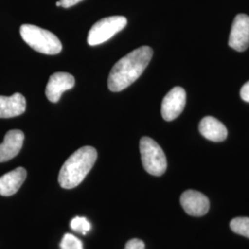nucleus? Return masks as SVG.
Instances as JSON below:
<instances>
[{
    "label": "nucleus",
    "instance_id": "obj_1",
    "mask_svg": "<svg viewBox=\"0 0 249 249\" xmlns=\"http://www.w3.org/2000/svg\"><path fill=\"white\" fill-rule=\"evenodd\" d=\"M153 51L150 46H142L127 53L112 68L108 77V88L117 92L138 80L151 60Z\"/></svg>",
    "mask_w": 249,
    "mask_h": 249
},
{
    "label": "nucleus",
    "instance_id": "obj_2",
    "mask_svg": "<svg viewBox=\"0 0 249 249\" xmlns=\"http://www.w3.org/2000/svg\"><path fill=\"white\" fill-rule=\"evenodd\" d=\"M97 159V151L90 146H85L75 151L63 164L58 183L65 189L78 187L93 167Z\"/></svg>",
    "mask_w": 249,
    "mask_h": 249
},
{
    "label": "nucleus",
    "instance_id": "obj_3",
    "mask_svg": "<svg viewBox=\"0 0 249 249\" xmlns=\"http://www.w3.org/2000/svg\"><path fill=\"white\" fill-rule=\"evenodd\" d=\"M19 33L27 45L39 53L57 54L62 50L60 40L47 30L33 24H23Z\"/></svg>",
    "mask_w": 249,
    "mask_h": 249
},
{
    "label": "nucleus",
    "instance_id": "obj_4",
    "mask_svg": "<svg viewBox=\"0 0 249 249\" xmlns=\"http://www.w3.org/2000/svg\"><path fill=\"white\" fill-rule=\"evenodd\" d=\"M143 167L151 176L160 177L167 169V160L159 144L149 137H143L140 142Z\"/></svg>",
    "mask_w": 249,
    "mask_h": 249
},
{
    "label": "nucleus",
    "instance_id": "obj_5",
    "mask_svg": "<svg viewBox=\"0 0 249 249\" xmlns=\"http://www.w3.org/2000/svg\"><path fill=\"white\" fill-rule=\"evenodd\" d=\"M127 20L123 16H112L102 18L90 28L88 44L91 46L101 45L116 36L126 26Z\"/></svg>",
    "mask_w": 249,
    "mask_h": 249
},
{
    "label": "nucleus",
    "instance_id": "obj_6",
    "mask_svg": "<svg viewBox=\"0 0 249 249\" xmlns=\"http://www.w3.org/2000/svg\"><path fill=\"white\" fill-rule=\"evenodd\" d=\"M187 93L181 87H175L165 95L161 103V116L164 120L172 121L183 112L186 107Z\"/></svg>",
    "mask_w": 249,
    "mask_h": 249
},
{
    "label": "nucleus",
    "instance_id": "obj_7",
    "mask_svg": "<svg viewBox=\"0 0 249 249\" xmlns=\"http://www.w3.org/2000/svg\"><path fill=\"white\" fill-rule=\"evenodd\" d=\"M229 45L232 49L243 52L249 46V16L238 14L232 22L229 37Z\"/></svg>",
    "mask_w": 249,
    "mask_h": 249
},
{
    "label": "nucleus",
    "instance_id": "obj_8",
    "mask_svg": "<svg viewBox=\"0 0 249 249\" xmlns=\"http://www.w3.org/2000/svg\"><path fill=\"white\" fill-rule=\"evenodd\" d=\"M75 85V79L71 74L67 72L53 73L47 82L45 95L52 103H57L60 97L68 89H71Z\"/></svg>",
    "mask_w": 249,
    "mask_h": 249
},
{
    "label": "nucleus",
    "instance_id": "obj_9",
    "mask_svg": "<svg viewBox=\"0 0 249 249\" xmlns=\"http://www.w3.org/2000/svg\"><path fill=\"white\" fill-rule=\"evenodd\" d=\"M180 203L184 211L191 216H203L209 212L210 201L204 194L189 189L185 191L180 197Z\"/></svg>",
    "mask_w": 249,
    "mask_h": 249
},
{
    "label": "nucleus",
    "instance_id": "obj_10",
    "mask_svg": "<svg viewBox=\"0 0 249 249\" xmlns=\"http://www.w3.org/2000/svg\"><path fill=\"white\" fill-rule=\"evenodd\" d=\"M24 142V133L13 129L6 134L4 142L0 144V162L13 159L19 153Z\"/></svg>",
    "mask_w": 249,
    "mask_h": 249
},
{
    "label": "nucleus",
    "instance_id": "obj_11",
    "mask_svg": "<svg viewBox=\"0 0 249 249\" xmlns=\"http://www.w3.org/2000/svg\"><path fill=\"white\" fill-rule=\"evenodd\" d=\"M26 178V170L23 167H18L0 177V195L9 196L16 194Z\"/></svg>",
    "mask_w": 249,
    "mask_h": 249
},
{
    "label": "nucleus",
    "instance_id": "obj_12",
    "mask_svg": "<svg viewBox=\"0 0 249 249\" xmlns=\"http://www.w3.org/2000/svg\"><path fill=\"white\" fill-rule=\"evenodd\" d=\"M26 110V99L16 92L11 96L0 95V118H11L22 115Z\"/></svg>",
    "mask_w": 249,
    "mask_h": 249
},
{
    "label": "nucleus",
    "instance_id": "obj_13",
    "mask_svg": "<svg viewBox=\"0 0 249 249\" xmlns=\"http://www.w3.org/2000/svg\"><path fill=\"white\" fill-rule=\"evenodd\" d=\"M199 132L205 139L214 142H223L228 135L225 125L213 116H206L201 120Z\"/></svg>",
    "mask_w": 249,
    "mask_h": 249
},
{
    "label": "nucleus",
    "instance_id": "obj_14",
    "mask_svg": "<svg viewBox=\"0 0 249 249\" xmlns=\"http://www.w3.org/2000/svg\"><path fill=\"white\" fill-rule=\"evenodd\" d=\"M231 231L237 234L249 238V218L237 217L232 219L230 223Z\"/></svg>",
    "mask_w": 249,
    "mask_h": 249
},
{
    "label": "nucleus",
    "instance_id": "obj_15",
    "mask_svg": "<svg viewBox=\"0 0 249 249\" xmlns=\"http://www.w3.org/2000/svg\"><path fill=\"white\" fill-rule=\"evenodd\" d=\"M71 227L73 231L80 232L81 234H86L90 230L91 225L85 217L77 216L72 219L71 222Z\"/></svg>",
    "mask_w": 249,
    "mask_h": 249
},
{
    "label": "nucleus",
    "instance_id": "obj_16",
    "mask_svg": "<svg viewBox=\"0 0 249 249\" xmlns=\"http://www.w3.org/2000/svg\"><path fill=\"white\" fill-rule=\"evenodd\" d=\"M60 249H83L82 242L71 233H65L60 243Z\"/></svg>",
    "mask_w": 249,
    "mask_h": 249
},
{
    "label": "nucleus",
    "instance_id": "obj_17",
    "mask_svg": "<svg viewBox=\"0 0 249 249\" xmlns=\"http://www.w3.org/2000/svg\"><path fill=\"white\" fill-rule=\"evenodd\" d=\"M124 249H145V244L141 239L134 238L125 244Z\"/></svg>",
    "mask_w": 249,
    "mask_h": 249
},
{
    "label": "nucleus",
    "instance_id": "obj_18",
    "mask_svg": "<svg viewBox=\"0 0 249 249\" xmlns=\"http://www.w3.org/2000/svg\"><path fill=\"white\" fill-rule=\"evenodd\" d=\"M241 98L244 100L245 102L249 103V81H248L241 89L240 91Z\"/></svg>",
    "mask_w": 249,
    "mask_h": 249
},
{
    "label": "nucleus",
    "instance_id": "obj_19",
    "mask_svg": "<svg viewBox=\"0 0 249 249\" xmlns=\"http://www.w3.org/2000/svg\"><path fill=\"white\" fill-rule=\"evenodd\" d=\"M61 3V7L65 8V9H69L72 6L80 3V1L82 0H59Z\"/></svg>",
    "mask_w": 249,
    "mask_h": 249
},
{
    "label": "nucleus",
    "instance_id": "obj_20",
    "mask_svg": "<svg viewBox=\"0 0 249 249\" xmlns=\"http://www.w3.org/2000/svg\"><path fill=\"white\" fill-rule=\"evenodd\" d=\"M55 5H56V7H61V3H60V1H57Z\"/></svg>",
    "mask_w": 249,
    "mask_h": 249
}]
</instances>
